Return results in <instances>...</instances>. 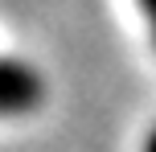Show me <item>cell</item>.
<instances>
[{
    "label": "cell",
    "instance_id": "obj_1",
    "mask_svg": "<svg viewBox=\"0 0 156 152\" xmlns=\"http://www.w3.org/2000/svg\"><path fill=\"white\" fill-rule=\"evenodd\" d=\"M45 99V82L21 58H0V115H25L37 111Z\"/></svg>",
    "mask_w": 156,
    "mask_h": 152
},
{
    "label": "cell",
    "instance_id": "obj_2",
    "mask_svg": "<svg viewBox=\"0 0 156 152\" xmlns=\"http://www.w3.org/2000/svg\"><path fill=\"white\" fill-rule=\"evenodd\" d=\"M140 8H144V16L152 25V37H156V0H140Z\"/></svg>",
    "mask_w": 156,
    "mask_h": 152
},
{
    "label": "cell",
    "instance_id": "obj_3",
    "mask_svg": "<svg viewBox=\"0 0 156 152\" xmlns=\"http://www.w3.org/2000/svg\"><path fill=\"white\" fill-rule=\"evenodd\" d=\"M144 152H156V128L148 132V140H144Z\"/></svg>",
    "mask_w": 156,
    "mask_h": 152
}]
</instances>
